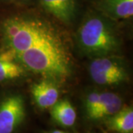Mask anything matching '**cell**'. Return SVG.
<instances>
[{
	"instance_id": "obj_1",
	"label": "cell",
	"mask_w": 133,
	"mask_h": 133,
	"mask_svg": "<svg viewBox=\"0 0 133 133\" xmlns=\"http://www.w3.org/2000/svg\"><path fill=\"white\" fill-rule=\"evenodd\" d=\"M3 48L44 79L62 83L71 77L72 56L64 37L41 16L19 14L5 18L0 26Z\"/></svg>"
},
{
	"instance_id": "obj_2",
	"label": "cell",
	"mask_w": 133,
	"mask_h": 133,
	"mask_svg": "<svg viewBox=\"0 0 133 133\" xmlns=\"http://www.w3.org/2000/svg\"><path fill=\"white\" fill-rule=\"evenodd\" d=\"M112 22L95 10L86 15L77 32L83 52L94 58L112 56L119 52L121 41Z\"/></svg>"
},
{
	"instance_id": "obj_3",
	"label": "cell",
	"mask_w": 133,
	"mask_h": 133,
	"mask_svg": "<svg viewBox=\"0 0 133 133\" xmlns=\"http://www.w3.org/2000/svg\"><path fill=\"white\" fill-rule=\"evenodd\" d=\"M89 71L92 79L99 85H118L129 78L125 66L112 56L95 58Z\"/></svg>"
},
{
	"instance_id": "obj_4",
	"label": "cell",
	"mask_w": 133,
	"mask_h": 133,
	"mask_svg": "<svg viewBox=\"0 0 133 133\" xmlns=\"http://www.w3.org/2000/svg\"><path fill=\"white\" fill-rule=\"evenodd\" d=\"M25 115V104L22 95L5 97L0 103V133H14Z\"/></svg>"
},
{
	"instance_id": "obj_5",
	"label": "cell",
	"mask_w": 133,
	"mask_h": 133,
	"mask_svg": "<svg viewBox=\"0 0 133 133\" xmlns=\"http://www.w3.org/2000/svg\"><path fill=\"white\" fill-rule=\"evenodd\" d=\"M95 11L112 21L129 19L133 16V0H91Z\"/></svg>"
},
{
	"instance_id": "obj_6",
	"label": "cell",
	"mask_w": 133,
	"mask_h": 133,
	"mask_svg": "<svg viewBox=\"0 0 133 133\" xmlns=\"http://www.w3.org/2000/svg\"><path fill=\"white\" fill-rule=\"evenodd\" d=\"M46 13L66 25L72 24L77 13L76 0H38Z\"/></svg>"
},
{
	"instance_id": "obj_7",
	"label": "cell",
	"mask_w": 133,
	"mask_h": 133,
	"mask_svg": "<svg viewBox=\"0 0 133 133\" xmlns=\"http://www.w3.org/2000/svg\"><path fill=\"white\" fill-rule=\"evenodd\" d=\"M31 93L36 105L41 109L50 108L58 101L59 91L56 83L48 79L34 83L31 87Z\"/></svg>"
},
{
	"instance_id": "obj_8",
	"label": "cell",
	"mask_w": 133,
	"mask_h": 133,
	"mask_svg": "<svg viewBox=\"0 0 133 133\" xmlns=\"http://www.w3.org/2000/svg\"><path fill=\"white\" fill-rule=\"evenodd\" d=\"M25 68L8 49L0 50V82L17 79L24 76Z\"/></svg>"
},
{
	"instance_id": "obj_9",
	"label": "cell",
	"mask_w": 133,
	"mask_h": 133,
	"mask_svg": "<svg viewBox=\"0 0 133 133\" xmlns=\"http://www.w3.org/2000/svg\"><path fill=\"white\" fill-rule=\"evenodd\" d=\"M122 100L113 92H101L99 102L88 118L93 121L105 119L118 112L122 107Z\"/></svg>"
},
{
	"instance_id": "obj_10",
	"label": "cell",
	"mask_w": 133,
	"mask_h": 133,
	"mask_svg": "<svg viewBox=\"0 0 133 133\" xmlns=\"http://www.w3.org/2000/svg\"><path fill=\"white\" fill-rule=\"evenodd\" d=\"M106 119L107 128L118 133L133 132V109L132 107H122L115 114Z\"/></svg>"
},
{
	"instance_id": "obj_11",
	"label": "cell",
	"mask_w": 133,
	"mask_h": 133,
	"mask_svg": "<svg viewBox=\"0 0 133 133\" xmlns=\"http://www.w3.org/2000/svg\"><path fill=\"white\" fill-rule=\"evenodd\" d=\"M52 119L64 127H72L76 120V112L74 107L66 99L60 100L50 108Z\"/></svg>"
},
{
	"instance_id": "obj_12",
	"label": "cell",
	"mask_w": 133,
	"mask_h": 133,
	"mask_svg": "<svg viewBox=\"0 0 133 133\" xmlns=\"http://www.w3.org/2000/svg\"><path fill=\"white\" fill-rule=\"evenodd\" d=\"M100 93L97 92H92L86 97L85 99V109L87 115L89 117L95 110L97 105L99 102Z\"/></svg>"
},
{
	"instance_id": "obj_13",
	"label": "cell",
	"mask_w": 133,
	"mask_h": 133,
	"mask_svg": "<svg viewBox=\"0 0 133 133\" xmlns=\"http://www.w3.org/2000/svg\"><path fill=\"white\" fill-rule=\"evenodd\" d=\"M6 2H23L27 0H5Z\"/></svg>"
},
{
	"instance_id": "obj_14",
	"label": "cell",
	"mask_w": 133,
	"mask_h": 133,
	"mask_svg": "<svg viewBox=\"0 0 133 133\" xmlns=\"http://www.w3.org/2000/svg\"><path fill=\"white\" fill-rule=\"evenodd\" d=\"M50 133H68L65 132L64 131H61V130H54V131H52Z\"/></svg>"
}]
</instances>
